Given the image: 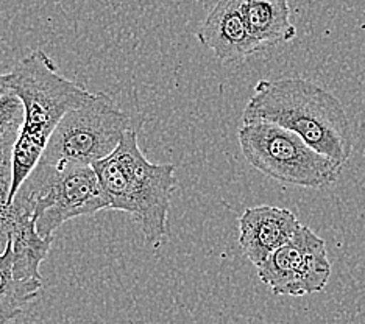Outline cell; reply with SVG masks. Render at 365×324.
Wrapping results in <instances>:
<instances>
[{
    "mask_svg": "<svg viewBox=\"0 0 365 324\" xmlns=\"http://www.w3.org/2000/svg\"><path fill=\"white\" fill-rule=\"evenodd\" d=\"M240 120L269 122L292 131L340 167L353 152V131L342 103L302 77L259 80Z\"/></svg>",
    "mask_w": 365,
    "mask_h": 324,
    "instance_id": "cell-1",
    "label": "cell"
},
{
    "mask_svg": "<svg viewBox=\"0 0 365 324\" xmlns=\"http://www.w3.org/2000/svg\"><path fill=\"white\" fill-rule=\"evenodd\" d=\"M8 73L11 90L21 98L26 114L13 148V202L64 115L86 105L94 94L63 77L44 50H33Z\"/></svg>",
    "mask_w": 365,
    "mask_h": 324,
    "instance_id": "cell-2",
    "label": "cell"
},
{
    "mask_svg": "<svg viewBox=\"0 0 365 324\" xmlns=\"http://www.w3.org/2000/svg\"><path fill=\"white\" fill-rule=\"evenodd\" d=\"M108 202V209L135 219L143 236L155 248L169 237L172 197L177 190V167L155 164L138 142V130H130L114 152L94 164Z\"/></svg>",
    "mask_w": 365,
    "mask_h": 324,
    "instance_id": "cell-3",
    "label": "cell"
},
{
    "mask_svg": "<svg viewBox=\"0 0 365 324\" xmlns=\"http://www.w3.org/2000/svg\"><path fill=\"white\" fill-rule=\"evenodd\" d=\"M11 203L33 215L38 234L48 242L66 221L108 209L101 181L88 165L53 167L38 162Z\"/></svg>",
    "mask_w": 365,
    "mask_h": 324,
    "instance_id": "cell-4",
    "label": "cell"
},
{
    "mask_svg": "<svg viewBox=\"0 0 365 324\" xmlns=\"http://www.w3.org/2000/svg\"><path fill=\"white\" fill-rule=\"evenodd\" d=\"M237 139L247 162L284 186L327 189L337 181L342 169L295 132L275 123H242Z\"/></svg>",
    "mask_w": 365,
    "mask_h": 324,
    "instance_id": "cell-5",
    "label": "cell"
},
{
    "mask_svg": "<svg viewBox=\"0 0 365 324\" xmlns=\"http://www.w3.org/2000/svg\"><path fill=\"white\" fill-rule=\"evenodd\" d=\"M140 125L143 120L136 122L131 114L119 110L108 94H94L86 105L64 115L39 162L53 167H94L119 147L127 131L139 130Z\"/></svg>",
    "mask_w": 365,
    "mask_h": 324,
    "instance_id": "cell-6",
    "label": "cell"
},
{
    "mask_svg": "<svg viewBox=\"0 0 365 324\" xmlns=\"http://www.w3.org/2000/svg\"><path fill=\"white\" fill-rule=\"evenodd\" d=\"M256 268L262 284L277 296L302 298L323 292L331 278L325 240L306 224Z\"/></svg>",
    "mask_w": 365,
    "mask_h": 324,
    "instance_id": "cell-7",
    "label": "cell"
},
{
    "mask_svg": "<svg viewBox=\"0 0 365 324\" xmlns=\"http://www.w3.org/2000/svg\"><path fill=\"white\" fill-rule=\"evenodd\" d=\"M245 2L247 0H215L197 31L198 43L225 64L244 61L264 48L248 27Z\"/></svg>",
    "mask_w": 365,
    "mask_h": 324,
    "instance_id": "cell-8",
    "label": "cell"
},
{
    "mask_svg": "<svg viewBox=\"0 0 365 324\" xmlns=\"http://www.w3.org/2000/svg\"><path fill=\"white\" fill-rule=\"evenodd\" d=\"M302 223L297 215L277 206L248 207L239 217V246L255 267L286 245Z\"/></svg>",
    "mask_w": 365,
    "mask_h": 324,
    "instance_id": "cell-9",
    "label": "cell"
},
{
    "mask_svg": "<svg viewBox=\"0 0 365 324\" xmlns=\"http://www.w3.org/2000/svg\"><path fill=\"white\" fill-rule=\"evenodd\" d=\"M289 0H247L245 18L262 47L290 43L297 36Z\"/></svg>",
    "mask_w": 365,
    "mask_h": 324,
    "instance_id": "cell-10",
    "label": "cell"
},
{
    "mask_svg": "<svg viewBox=\"0 0 365 324\" xmlns=\"http://www.w3.org/2000/svg\"><path fill=\"white\" fill-rule=\"evenodd\" d=\"M43 279L21 281L13 274L11 242L4 253H0V324H11L19 318L29 304L36 299Z\"/></svg>",
    "mask_w": 365,
    "mask_h": 324,
    "instance_id": "cell-11",
    "label": "cell"
},
{
    "mask_svg": "<svg viewBox=\"0 0 365 324\" xmlns=\"http://www.w3.org/2000/svg\"><path fill=\"white\" fill-rule=\"evenodd\" d=\"M24 117V105L14 90L0 97V156L13 155Z\"/></svg>",
    "mask_w": 365,
    "mask_h": 324,
    "instance_id": "cell-12",
    "label": "cell"
},
{
    "mask_svg": "<svg viewBox=\"0 0 365 324\" xmlns=\"http://www.w3.org/2000/svg\"><path fill=\"white\" fill-rule=\"evenodd\" d=\"M11 186L13 155H5L0 157V253L6 249L13 231Z\"/></svg>",
    "mask_w": 365,
    "mask_h": 324,
    "instance_id": "cell-13",
    "label": "cell"
},
{
    "mask_svg": "<svg viewBox=\"0 0 365 324\" xmlns=\"http://www.w3.org/2000/svg\"><path fill=\"white\" fill-rule=\"evenodd\" d=\"M10 73H0V97L10 93Z\"/></svg>",
    "mask_w": 365,
    "mask_h": 324,
    "instance_id": "cell-14",
    "label": "cell"
},
{
    "mask_svg": "<svg viewBox=\"0 0 365 324\" xmlns=\"http://www.w3.org/2000/svg\"><path fill=\"white\" fill-rule=\"evenodd\" d=\"M0 157H2V156H0Z\"/></svg>",
    "mask_w": 365,
    "mask_h": 324,
    "instance_id": "cell-15",
    "label": "cell"
}]
</instances>
